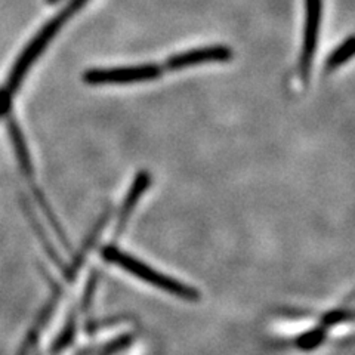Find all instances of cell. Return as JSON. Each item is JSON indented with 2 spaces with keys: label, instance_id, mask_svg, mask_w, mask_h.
<instances>
[{
  "label": "cell",
  "instance_id": "cell-11",
  "mask_svg": "<svg viewBox=\"0 0 355 355\" xmlns=\"http://www.w3.org/2000/svg\"><path fill=\"white\" fill-rule=\"evenodd\" d=\"M129 336H125V338H120V339H116L114 342L108 343V345H105L104 348L98 349V355H114L117 354L119 351H121L123 348H126L129 345Z\"/></svg>",
  "mask_w": 355,
  "mask_h": 355
},
{
  "label": "cell",
  "instance_id": "cell-13",
  "mask_svg": "<svg viewBox=\"0 0 355 355\" xmlns=\"http://www.w3.org/2000/svg\"><path fill=\"white\" fill-rule=\"evenodd\" d=\"M57 2H60V0H46V3H49V5H53V3H57Z\"/></svg>",
  "mask_w": 355,
  "mask_h": 355
},
{
  "label": "cell",
  "instance_id": "cell-12",
  "mask_svg": "<svg viewBox=\"0 0 355 355\" xmlns=\"http://www.w3.org/2000/svg\"><path fill=\"white\" fill-rule=\"evenodd\" d=\"M10 103H12V96L2 87L0 89V117H3L8 113Z\"/></svg>",
  "mask_w": 355,
  "mask_h": 355
},
{
  "label": "cell",
  "instance_id": "cell-3",
  "mask_svg": "<svg viewBox=\"0 0 355 355\" xmlns=\"http://www.w3.org/2000/svg\"><path fill=\"white\" fill-rule=\"evenodd\" d=\"M164 73L163 67L157 64H139L126 67H111V69H91L83 74L87 85H129L155 80Z\"/></svg>",
  "mask_w": 355,
  "mask_h": 355
},
{
  "label": "cell",
  "instance_id": "cell-2",
  "mask_svg": "<svg viewBox=\"0 0 355 355\" xmlns=\"http://www.w3.org/2000/svg\"><path fill=\"white\" fill-rule=\"evenodd\" d=\"M103 257L111 262L119 265L120 268L126 270L129 274L138 277V279L150 283L151 286L162 288V291L168 292L176 297L185 299V301L190 302H196L200 299V293L193 287H188L184 283L178 282L175 279H171L168 275H163L159 271L153 270L151 266H148L147 263L139 262L138 259H135L133 257H129L128 253L120 252L116 248H105L103 249Z\"/></svg>",
  "mask_w": 355,
  "mask_h": 355
},
{
  "label": "cell",
  "instance_id": "cell-6",
  "mask_svg": "<svg viewBox=\"0 0 355 355\" xmlns=\"http://www.w3.org/2000/svg\"><path fill=\"white\" fill-rule=\"evenodd\" d=\"M8 132H9V137L12 139L14 144V148L17 153V159L21 164V169L24 171L26 176L28 180H31L33 176V166H31V160H30V154H28V148L26 146V139L24 135H22V132L18 126L17 121L14 119H9L8 120Z\"/></svg>",
  "mask_w": 355,
  "mask_h": 355
},
{
  "label": "cell",
  "instance_id": "cell-5",
  "mask_svg": "<svg viewBox=\"0 0 355 355\" xmlns=\"http://www.w3.org/2000/svg\"><path fill=\"white\" fill-rule=\"evenodd\" d=\"M232 51L224 44H214V46L196 48L191 51H185L181 53H175L172 57L164 61L162 65L163 70L175 71L187 69V67H194L200 64L210 62H228L232 60Z\"/></svg>",
  "mask_w": 355,
  "mask_h": 355
},
{
  "label": "cell",
  "instance_id": "cell-9",
  "mask_svg": "<svg viewBox=\"0 0 355 355\" xmlns=\"http://www.w3.org/2000/svg\"><path fill=\"white\" fill-rule=\"evenodd\" d=\"M326 326L323 324L321 327H317L314 330H311L308 333H305V335H302L301 338H297L295 340V345L302 349V351H313L315 349L318 345H321V342L324 340L326 338Z\"/></svg>",
  "mask_w": 355,
  "mask_h": 355
},
{
  "label": "cell",
  "instance_id": "cell-4",
  "mask_svg": "<svg viewBox=\"0 0 355 355\" xmlns=\"http://www.w3.org/2000/svg\"><path fill=\"white\" fill-rule=\"evenodd\" d=\"M321 17H323V0H305V26L302 52L299 60V74L306 86L313 69L314 55L317 51L318 35L321 28Z\"/></svg>",
  "mask_w": 355,
  "mask_h": 355
},
{
  "label": "cell",
  "instance_id": "cell-8",
  "mask_svg": "<svg viewBox=\"0 0 355 355\" xmlns=\"http://www.w3.org/2000/svg\"><path fill=\"white\" fill-rule=\"evenodd\" d=\"M354 55V36L349 35L347 40H343L339 46L333 51L326 61V71H335L340 65L348 62Z\"/></svg>",
  "mask_w": 355,
  "mask_h": 355
},
{
  "label": "cell",
  "instance_id": "cell-7",
  "mask_svg": "<svg viewBox=\"0 0 355 355\" xmlns=\"http://www.w3.org/2000/svg\"><path fill=\"white\" fill-rule=\"evenodd\" d=\"M148 184H150V176H148V173H147V172H141V173L137 176L135 182H133V187H132V190L129 191V194H128V197H126V200H125L123 207H121L120 219H119V227H117L119 231H121V228L125 227V224H126V220H128L130 212L133 210V207L137 206L139 197L144 194V191L147 190Z\"/></svg>",
  "mask_w": 355,
  "mask_h": 355
},
{
  "label": "cell",
  "instance_id": "cell-1",
  "mask_svg": "<svg viewBox=\"0 0 355 355\" xmlns=\"http://www.w3.org/2000/svg\"><path fill=\"white\" fill-rule=\"evenodd\" d=\"M87 3V0H70L69 5H67L58 15H55L49 22L44 24L37 35L30 40V43L26 46V49L21 52L15 65L10 70V74L6 80V86L3 87L5 91L14 96V94L18 91L22 80L27 76L30 67L37 61V58L46 49L51 40L57 36V33L62 28V26L69 21L77 10L83 8Z\"/></svg>",
  "mask_w": 355,
  "mask_h": 355
},
{
  "label": "cell",
  "instance_id": "cell-10",
  "mask_svg": "<svg viewBox=\"0 0 355 355\" xmlns=\"http://www.w3.org/2000/svg\"><path fill=\"white\" fill-rule=\"evenodd\" d=\"M74 331H76V320L74 317L69 320V323L64 327V331L60 335V338L53 342V345L51 348V354L52 355H57L60 354L62 349H65L67 347L70 345V342L73 340L74 336Z\"/></svg>",
  "mask_w": 355,
  "mask_h": 355
}]
</instances>
